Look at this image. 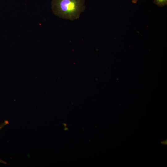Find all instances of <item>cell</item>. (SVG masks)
Masks as SVG:
<instances>
[{"instance_id":"cell-1","label":"cell","mask_w":167,"mask_h":167,"mask_svg":"<svg viewBox=\"0 0 167 167\" xmlns=\"http://www.w3.org/2000/svg\"><path fill=\"white\" fill-rule=\"evenodd\" d=\"M85 3V0H51V8L56 16L74 20L78 19L84 11Z\"/></svg>"},{"instance_id":"cell-2","label":"cell","mask_w":167,"mask_h":167,"mask_svg":"<svg viewBox=\"0 0 167 167\" xmlns=\"http://www.w3.org/2000/svg\"><path fill=\"white\" fill-rule=\"evenodd\" d=\"M154 3L160 7H163L167 4V0H153Z\"/></svg>"},{"instance_id":"cell-3","label":"cell","mask_w":167,"mask_h":167,"mask_svg":"<svg viewBox=\"0 0 167 167\" xmlns=\"http://www.w3.org/2000/svg\"><path fill=\"white\" fill-rule=\"evenodd\" d=\"M9 122L7 120H5L2 123L0 124V131L5 126L8 124Z\"/></svg>"},{"instance_id":"cell-4","label":"cell","mask_w":167,"mask_h":167,"mask_svg":"<svg viewBox=\"0 0 167 167\" xmlns=\"http://www.w3.org/2000/svg\"><path fill=\"white\" fill-rule=\"evenodd\" d=\"M0 163L5 164H8L7 163L0 159Z\"/></svg>"},{"instance_id":"cell-5","label":"cell","mask_w":167,"mask_h":167,"mask_svg":"<svg viewBox=\"0 0 167 167\" xmlns=\"http://www.w3.org/2000/svg\"><path fill=\"white\" fill-rule=\"evenodd\" d=\"M161 144H164V145L167 144V140H166V141L165 140V141L162 142H161Z\"/></svg>"},{"instance_id":"cell-6","label":"cell","mask_w":167,"mask_h":167,"mask_svg":"<svg viewBox=\"0 0 167 167\" xmlns=\"http://www.w3.org/2000/svg\"><path fill=\"white\" fill-rule=\"evenodd\" d=\"M139 0H132V2L133 3H136Z\"/></svg>"}]
</instances>
